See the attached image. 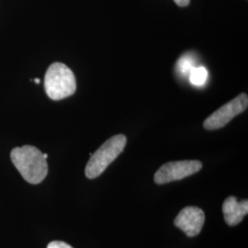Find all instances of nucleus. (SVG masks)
<instances>
[{"label": "nucleus", "instance_id": "f257e3e1", "mask_svg": "<svg viewBox=\"0 0 248 248\" xmlns=\"http://www.w3.org/2000/svg\"><path fill=\"white\" fill-rule=\"evenodd\" d=\"M10 158L27 182L39 184L48 174V165L44 154L31 145L16 147L11 151Z\"/></svg>", "mask_w": 248, "mask_h": 248}, {"label": "nucleus", "instance_id": "f03ea898", "mask_svg": "<svg viewBox=\"0 0 248 248\" xmlns=\"http://www.w3.org/2000/svg\"><path fill=\"white\" fill-rule=\"evenodd\" d=\"M45 89L47 96L53 100L68 98L77 90L76 77L64 63L53 62L45 74Z\"/></svg>", "mask_w": 248, "mask_h": 248}, {"label": "nucleus", "instance_id": "7ed1b4c3", "mask_svg": "<svg viewBox=\"0 0 248 248\" xmlns=\"http://www.w3.org/2000/svg\"><path fill=\"white\" fill-rule=\"evenodd\" d=\"M127 142L124 134H117L104 142L98 150L91 155L87 167L86 176L90 179L99 177L107 168L123 153Z\"/></svg>", "mask_w": 248, "mask_h": 248}, {"label": "nucleus", "instance_id": "20e7f679", "mask_svg": "<svg viewBox=\"0 0 248 248\" xmlns=\"http://www.w3.org/2000/svg\"><path fill=\"white\" fill-rule=\"evenodd\" d=\"M248 106V95L242 93L209 116L204 122L203 127L209 131L221 129L229 124L234 117L245 111Z\"/></svg>", "mask_w": 248, "mask_h": 248}, {"label": "nucleus", "instance_id": "39448f33", "mask_svg": "<svg viewBox=\"0 0 248 248\" xmlns=\"http://www.w3.org/2000/svg\"><path fill=\"white\" fill-rule=\"evenodd\" d=\"M202 169V162L198 160H184L169 162L163 165L155 175L156 184H167L189 177Z\"/></svg>", "mask_w": 248, "mask_h": 248}, {"label": "nucleus", "instance_id": "423d86ee", "mask_svg": "<svg viewBox=\"0 0 248 248\" xmlns=\"http://www.w3.org/2000/svg\"><path fill=\"white\" fill-rule=\"evenodd\" d=\"M204 222L205 215L202 209L186 207L176 217L175 225L183 231L187 236L193 237L201 232Z\"/></svg>", "mask_w": 248, "mask_h": 248}, {"label": "nucleus", "instance_id": "0eeeda50", "mask_svg": "<svg viewBox=\"0 0 248 248\" xmlns=\"http://www.w3.org/2000/svg\"><path fill=\"white\" fill-rule=\"evenodd\" d=\"M222 213L228 225H237L248 213V200L238 202L233 196L228 197L222 205Z\"/></svg>", "mask_w": 248, "mask_h": 248}, {"label": "nucleus", "instance_id": "6e6552de", "mask_svg": "<svg viewBox=\"0 0 248 248\" xmlns=\"http://www.w3.org/2000/svg\"><path fill=\"white\" fill-rule=\"evenodd\" d=\"M208 79V71L204 66L194 67L189 73V80L196 87H202Z\"/></svg>", "mask_w": 248, "mask_h": 248}, {"label": "nucleus", "instance_id": "1a4fd4ad", "mask_svg": "<svg viewBox=\"0 0 248 248\" xmlns=\"http://www.w3.org/2000/svg\"><path fill=\"white\" fill-rule=\"evenodd\" d=\"M195 67L194 64V59L192 56L185 54L182 57H180V59L177 62V72L181 75V76H189V73L191 70Z\"/></svg>", "mask_w": 248, "mask_h": 248}, {"label": "nucleus", "instance_id": "9d476101", "mask_svg": "<svg viewBox=\"0 0 248 248\" xmlns=\"http://www.w3.org/2000/svg\"><path fill=\"white\" fill-rule=\"evenodd\" d=\"M47 248H73L68 244L62 242V241H53L51 242Z\"/></svg>", "mask_w": 248, "mask_h": 248}, {"label": "nucleus", "instance_id": "9b49d317", "mask_svg": "<svg viewBox=\"0 0 248 248\" xmlns=\"http://www.w3.org/2000/svg\"><path fill=\"white\" fill-rule=\"evenodd\" d=\"M174 1L179 7H186L190 3V0H174Z\"/></svg>", "mask_w": 248, "mask_h": 248}, {"label": "nucleus", "instance_id": "f8f14e48", "mask_svg": "<svg viewBox=\"0 0 248 248\" xmlns=\"http://www.w3.org/2000/svg\"><path fill=\"white\" fill-rule=\"evenodd\" d=\"M34 82H35V83H37V84H40L41 80L39 79V78H35V79H34Z\"/></svg>", "mask_w": 248, "mask_h": 248}, {"label": "nucleus", "instance_id": "ddd939ff", "mask_svg": "<svg viewBox=\"0 0 248 248\" xmlns=\"http://www.w3.org/2000/svg\"><path fill=\"white\" fill-rule=\"evenodd\" d=\"M44 156H45V158L47 159V157H48V155H47V154H44Z\"/></svg>", "mask_w": 248, "mask_h": 248}]
</instances>
